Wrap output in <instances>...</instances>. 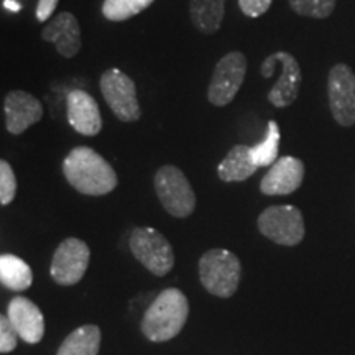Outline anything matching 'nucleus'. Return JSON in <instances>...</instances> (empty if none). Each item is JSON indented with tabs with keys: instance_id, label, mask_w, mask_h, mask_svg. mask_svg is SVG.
I'll return each instance as SVG.
<instances>
[{
	"instance_id": "27",
	"label": "nucleus",
	"mask_w": 355,
	"mask_h": 355,
	"mask_svg": "<svg viewBox=\"0 0 355 355\" xmlns=\"http://www.w3.org/2000/svg\"><path fill=\"white\" fill-rule=\"evenodd\" d=\"M58 2H60V0H38L37 20L38 21L50 20V17L53 15V12L56 10Z\"/></svg>"
},
{
	"instance_id": "11",
	"label": "nucleus",
	"mask_w": 355,
	"mask_h": 355,
	"mask_svg": "<svg viewBox=\"0 0 355 355\" xmlns=\"http://www.w3.org/2000/svg\"><path fill=\"white\" fill-rule=\"evenodd\" d=\"M265 63L279 66L282 74L278 81L270 89L268 101L275 107L283 109L291 105L293 102L298 99L300 87H301V68L296 61V58L288 51H277L268 58H265Z\"/></svg>"
},
{
	"instance_id": "20",
	"label": "nucleus",
	"mask_w": 355,
	"mask_h": 355,
	"mask_svg": "<svg viewBox=\"0 0 355 355\" xmlns=\"http://www.w3.org/2000/svg\"><path fill=\"white\" fill-rule=\"evenodd\" d=\"M0 282L8 290H28L33 283L32 268L20 257L3 254L0 257Z\"/></svg>"
},
{
	"instance_id": "9",
	"label": "nucleus",
	"mask_w": 355,
	"mask_h": 355,
	"mask_svg": "<svg viewBox=\"0 0 355 355\" xmlns=\"http://www.w3.org/2000/svg\"><path fill=\"white\" fill-rule=\"evenodd\" d=\"M327 96L332 117L343 127L355 123V74L347 64L339 63L329 71Z\"/></svg>"
},
{
	"instance_id": "25",
	"label": "nucleus",
	"mask_w": 355,
	"mask_h": 355,
	"mask_svg": "<svg viewBox=\"0 0 355 355\" xmlns=\"http://www.w3.org/2000/svg\"><path fill=\"white\" fill-rule=\"evenodd\" d=\"M19 332H17L8 316L0 318V352L8 354L17 347L19 343Z\"/></svg>"
},
{
	"instance_id": "15",
	"label": "nucleus",
	"mask_w": 355,
	"mask_h": 355,
	"mask_svg": "<svg viewBox=\"0 0 355 355\" xmlns=\"http://www.w3.org/2000/svg\"><path fill=\"white\" fill-rule=\"evenodd\" d=\"M68 122L78 133L86 137H94L102 130L101 109L94 97L83 89L69 91L68 99Z\"/></svg>"
},
{
	"instance_id": "21",
	"label": "nucleus",
	"mask_w": 355,
	"mask_h": 355,
	"mask_svg": "<svg viewBox=\"0 0 355 355\" xmlns=\"http://www.w3.org/2000/svg\"><path fill=\"white\" fill-rule=\"evenodd\" d=\"M279 127L275 121L268 122V128H266L265 139L260 141L259 145L252 146V155L257 166H272L278 159V150H279Z\"/></svg>"
},
{
	"instance_id": "4",
	"label": "nucleus",
	"mask_w": 355,
	"mask_h": 355,
	"mask_svg": "<svg viewBox=\"0 0 355 355\" xmlns=\"http://www.w3.org/2000/svg\"><path fill=\"white\" fill-rule=\"evenodd\" d=\"M155 191L168 214L175 217H188L196 207V196L188 178L180 168L166 165L155 175Z\"/></svg>"
},
{
	"instance_id": "19",
	"label": "nucleus",
	"mask_w": 355,
	"mask_h": 355,
	"mask_svg": "<svg viewBox=\"0 0 355 355\" xmlns=\"http://www.w3.org/2000/svg\"><path fill=\"white\" fill-rule=\"evenodd\" d=\"M101 349V329L97 326H81L63 340L58 355H97Z\"/></svg>"
},
{
	"instance_id": "16",
	"label": "nucleus",
	"mask_w": 355,
	"mask_h": 355,
	"mask_svg": "<svg viewBox=\"0 0 355 355\" xmlns=\"http://www.w3.org/2000/svg\"><path fill=\"white\" fill-rule=\"evenodd\" d=\"M7 316L10 319L20 339L28 344H38L44 334V319L38 306L28 298L19 296L8 304Z\"/></svg>"
},
{
	"instance_id": "22",
	"label": "nucleus",
	"mask_w": 355,
	"mask_h": 355,
	"mask_svg": "<svg viewBox=\"0 0 355 355\" xmlns=\"http://www.w3.org/2000/svg\"><path fill=\"white\" fill-rule=\"evenodd\" d=\"M153 0H104L102 15L110 21H123L148 8Z\"/></svg>"
},
{
	"instance_id": "3",
	"label": "nucleus",
	"mask_w": 355,
	"mask_h": 355,
	"mask_svg": "<svg viewBox=\"0 0 355 355\" xmlns=\"http://www.w3.org/2000/svg\"><path fill=\"white\" fill-rule=\"evenodd\" d=\"M241 275V261L225 248H212L199 260V277L202 286L219 298H230L235 295Z\"/></svg>"
},
{
	"instance_id": "13",
	"label": "nucleus",
	"mask_w": 355,
	"mask_h": 355,
	"mask_svg": "<svg viewBox=\"0 0 355 355\" xmlns=\"http://www.w3.org/2000/svg\"><path fill=\"white\" fill-rule=\"evenodd\" d=\"M6 127L12 135H21L26 128L43 119V105L37 97L25 91H12L3 99Z\"/></svg>"
},
{
	"instance_id": "2",
	"label": "nucleus",
	"mask_w": 355,
	"mask_h": 355,
	"mask_svg": "<svg viewBox=\"0 0 355 355\" xmlns=\"http://www.w3.org/2000/svg\"><path fill=\"white\" fill-rule=\"evenodd\" d=\"M188 316V298L176 288H168L146 309L141 319V332L152 343H166L180 334Z\"/></svg>"
},
{
	"instance_id": "14",
	"label": "nucleus",
	"mask_w": 355,
	"mask_h": 355,
	"mask_svg": "<svg viewBox=\"0 0 355 355\" xmlns=\"http://www.w3.org/2000/svg\"><path fill=\"white\" fill-rule=\"evenodd\" d=\"M42 38L55 44L56 51L64 58H74L81 51V26L73 13L60 12L43 28Z\"/></svg>"
},
{
	"instance_id": "12",
	"label": "nucleus",
	"mask_w": 355,
	"mask_h": 355,
	"mask_svg": "<svg viewBox=\"0 0 355 355\" xmlns=\"http://www.w3.org/2000/svg\"><path fill=\"white\" fill-rule=\"evenodd\" d=\"M304 163L295 157H282L270 166L260 183L265 196H286L303 183Z\"/></svg>"
},
{
	"instance_id": "7",
	"label": "nucleus",
	"mask_w": 355,
	"mask_h": 355,
	"mask_svg": "<svg viewBox=\"0 0 355 355\" xmlns=\"http://www.w3.org/2000/svg\"><path fill=\"white\" fill-rule=\"evenodd\" d=\"M101 92L115 117L122 122H137L141 117L137 86L121 69H107L101 76Z\"/></svg>"
},
{
	"instance_id": "5",
	"label": "nucleus",
	"mask_w": 355,
	"mask_h": 355,
	"mask_svg": "<svg viewBox=\"0 0 355 355\" xmlns=\"http://www.w3.org/2000/svg\"><path fill=\"white\" fill-rule=\"evenodd\" d=\"M133 257L157 277H165L175 265L170 242L152 227H137L128 241Z\"/></svg>"
},
{
	"instance_id": "23",
	"label": "nucleus",
	"mask_w": 355,
	"mask_h": 355,
	"mask_svg": "<svg viewBox=\"0 0 355 355\" xmlns=\"http://www.w3.org/2000/svg\"><path fill=\"white\" fill-rule=\"evenodd\" d=\"M337 0H290V7L298 15L311 19H327L334 12Z\"/></svg>"
},
{
	"instance_id": "8",
	"label": "nucleus",
	"mask_w": 355,
	"mask_h": 355,
	"mask_svg": "<svg viewBox=\"0 0 355 355\" xmlns=\"http://www.w3.org/2000/svg\"><path fill=\"white\" fill-rule=\"evenodd\" d=\"M257 225L266 239L279 245H298L304 239L303 214L295 206L268 207L260 214Z\"/></svg>"
},
{
	"instance_id": "18",
	"label": "nucleus",
	"mask_w": 355,
	"mask_h": 355,
	"mask_svg": "<svg viewBox=\"0 0 355 355\" xmlns=\"http://www.w3.org/2000/svg\"><path fill=\"white\" fill-rule=\"evenodd\" d=\"M189 13L198 32L212 35L224 20L225 0H189Z\"/></svg>"
},
{
	"instance_id": "1",
	"label": "nucleus",
	"mask_w": 355,
	"mask_h": 355,
	"mask_svg": "<svg viewBox=\"0 0 355 355\" xmlns=\"http://www.w3.org/2000/svg\"><path fill=\"white\" fill-rule=\"evenodd\" d=\"M66 181L86 196H104L117 186V175L109 162L89 146H76L63 162Z\"/></svg>"
},
{
	"instance_id": "10",
	"label": "nucleus",
	"mask_w": 355,
	"mask_h": 355,
	"mask_svg": "<svg viewBox=\"0 0 355 355\" xmlns=\"http://www.w3.org/2000/svg\"><path fill=\"white\" fill-rule=\"evenodd\" d=\"M89 265V247L76 237L66 239L53 255L50 273L56 283L64 286L76 285L86 273Z\"/></svg>"
},
{
	"instance_id": "6",
	"label": "nucleus",
	"mask_w": 355,
	"mask_h": 355,
	"mask_svg": "<svg viewBox=\"0 0 355 355\" xmlns=\"http://www.w3.org/2000/svg\"><path fill=\"white\" fill-rule=\"evenodd\" d=\"M247 73V58L241 51H230L216 64L212 73L207 99L216 107H225L241 91Z\"/></svg>"
},
{
	"instance_id": "17",
	"label": "nucleus",
	"mask_w": 355,
	"mask_h": 355,
	"mask_svg": "<svg viewBox=\"0 0 355 355\" xmlns=\"http://www.w3.org/2000/svg\"><path fill=\"white\" fill-rule=\"evenodd\" d=\"M257 168L252 146L235 145L220 162L217 175L224 183H241L254 175Z\"/></svg>"
},
{
	"instance_id": "24",
	"label": "nucleus",
	"mask_w": 355,
	"mask_h": 355,
	"mask_svg": "<svg viewBox=\"0 0 355 355\" xmlns=\"http://www.w3.org/2000/svg\"><path fill=\"white\" fill-rule=\"evenodd\" d=\"M17 194V178L10 163L6 159L0 162V204L7 206L13 201Z\"/></svg>"
},
{
	"instance_id": "26",
	"label": "nucleus",
	"mask_w": 355,
	"mask_h": 355,
	"mask_svg": "<svg viewBox=\"0 0 355 355\" xmlns=\"http://www.w3.org/2000/svg\"><path fill=\"white\" fill-rule=\"evenodd\" d=\"M273 0H239V7L243 12V15L257 19L261 17L265 12H268Z\"/></svg>"
},
{
	"instance_id": "28",
	"label": "nucleus",
	"mask_w": 355,
	"mask_h": 355,
	"mask_svg": "<svg viewBox=\"0 0 355 355\" xmlns=\"http://www.w3.org/2000/svg\"><path fill=\"white\" fill-rule=\"evenodd\" d=\"M3 7L8 8L10 12H20L21 8L20 3H17L15 0H3Z\"/></svg>"
}]
</instances>
